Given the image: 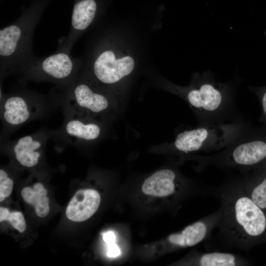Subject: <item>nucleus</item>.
I'll list each match as a JSON object with an SVG mask.
<instances>
[{
	"label": "nucleus",
	"mask_w": 266,
	"mask_h": 266,
	"mask_svg": "<svg viewBox=\"0 0 266 266\" xmlns=\"http://www.w3.org/2000/svg\"><path fill=\"white\" fill-rule=\"evenodd\" d=\"M223 216L221 207L213 213L185 227L181 232L168 237L171 245L178 248L194 246L208 239L218 227Z\"/></svg>",
	"instance_id": "obj_12"
},
{
	"label": "nucleus",
	"mask_w": 266,
	"mask_h": 266,
	"mask_svg": "<svg viewBox=\"0 0 266 266\" xmlns=\"http://www.w3.org/2000/svg\"><path fill=\"white\" fill-rule=\"evenodd\" d=\"M61 104V93L52 90L43 95L28 89H18L0 97V140L25 124L48 116Z\"/></svg>",
	"instance_id": "obj_4"
},
{
	"label": "nucleus",
	"mask_w": 266,
	"mask_h": 266,
	"mask_svg": "<svg viewBox=\"0 0 266 266\" xmlns=\"http://www.w3.org/2000/svg\"><path fill=\"white\" fill-rule=\"evenodd\" d=\"M249 90L256 95L259 100L262 112L259 121L266 126V85L261 87L250 86Z\"/></svg>",
	"instance_id": "obj_20"
},
{
	"label": "nucleus",
	"mask_w": 266,
	"mask_h": 266,
	"mask_svg": "<svg viewBox=\"0 0 266 266\" xmlns=\"http://www.w3.org/2000/svg\"><path fill=\"white\" fill-rule=\"evenodd\" d=\"M190 264L199 266H243L251 265L246 258L235 254L222 252H196Z\"/></svg>",
	"instance_id": "obj_16"
},
{
	"label": "nucleus",
	"mask_w": 266,
	"mask_h": 266,
	"mask_svg": "<svg viewBox=\"0 0 266 266\" xmlns=\"http://www.w3.org/2000/svg\"><path fill=\"white\" fill-rule=\"evenodd\" d=\"M50 137L51 130L43 128L14 140H0V146L10 152L21 166L32 168L39 163Z\"/></svg>",
	"instance_id": "obj_11"
},
{
	"label": "nucleus",
	"mask_w": 266,
	"mask_h": 266,
	"mask_svg": "<svg viewBox=\"0 0 266 266\" xmlns=\"http://www.w3.org/2000/svg\"><path fill=\"white\" fill-rule=\"evenodd\" d=\"M7 221L20 233L24 232L26 225L24 216L19 211L10 212L4 207H0V222Z\"/></svg>",
	"instance_id": "obj_18"
},
{
	"label": "nucleus",
	"mask_w": 266,
	"mask_h": 266,
	"mask_svg": "<svg viewBox=\"0 0 266 266\" xmlns=\"http://www.w3.org/2000/svg\"><path fill=\"white\" fill-rule=\"evenodd\" d=\"M82 62L66 50L57 49L53 54L35 56L16 73L21 82H48L56 88L64 89L69 86L81 72Z\"/></svg>",
	"instance_id": "obj_6"
},
{
	"label": "nucleus",
	"mask_w": 266,
	"mask_h": 266,
	"mask_svg": "<svg viewBox=\"0 0 266 266\" xmlns=\"http://www.w3.org/2000/svg\"><path fill=\"white\" fill-rule=\"evenodd\" d=\"M47 190L40 183H36L33 189L30 187L24 188L21 195L27 203L33 205L36 215L40 217H45L49 213V198L46 196Z\"/></svg>",
	"instance_id": "obj_17"
},
{
	"label": "nucleus",
	"mask_w": 266,
	"mask_h": 266,
	"mask_svg": "<svg viewBox=\"0 0 266 266\" xmlns=\"http://www.w3.org/2000/svg\"><path fill=\"white\" fill-rule=\"evenodd\" d=\"M182 185L177 172L167 168L159 170L147 178L142 190L144 194L154 197H170L177 195Z\"/></svg>",
	"instance_id": "obj_13"
},
{
	"label": "nucleus",
	"mask_w": 266,
	"mask_h": 266,
	"mask_svg": "<svg viewBox=\"0 0 266 266\" xmlns=\"http://www.w3.org/2000/svg\"><path fill=\"white\" fill-rule=\"evenodd\" d=\"M64 122L58 129L51 130L57 146H85L98 141L104 132V125L98 119L72 111H64Z\"/></svg>",
	"instance_id": "obj_9"
},
{
	"label": "nucleus",
	"mask_w": 266,
	"mask_h": 266,
	"mask_svg": "<svg viewBox=\"0 0 266 266\" xmlns=\"http://www.w3.org/2000/svg\"><path fill=\"white\" fill-rule=\"evenodd\" d=\"M237 80L218 82L214 73L206 70L193 75L187 87H175L196 115L200 124L238 121L234 116Z\"/></svg>",
	"instance_id": "obj_2"
},
{
	"label": "nucleus",
	"mask_w": 266,
	"mask_h": 266,
	"mask_svg": "<svg viewBox=\"0 0 266 266\" xmlns=\"http://www.w3.org/2000/svg\"><path fill=\"white\" fill-rule=\"evenodd\" d=\"M198 170L210 166L234 168L243 173L266 163V126L253 128L249 125L232 142L212 155H195Z\"/></svg>",
	"instance_id": "obj_3"
},
{
	"label": "nucleus",
	"mask_w": 266,
	"mask_h": 266,
	"mask_svg": "<svg viewBox=\"0 0 266 266\" xmlns=\"http://www.w3.org/2000/svg\"><path fill=\"white\" fill-rule=\"evenodd\" d=\"M14 182L9 177L8 173L3 169H0V201H2L9 196L12 191Z\"/></svg>",
	"instance_id": "obj_19"
},
{
	"label": "nucleus",
	"mask_w": 266,
	"mask_h": 266,
	"mask_svg": "<svg viewBox=\"0 0 266 266\" xmlns=\"http://www.w3.org/2000/svg\"><path fill=\"white\" fill-rule=\"evenodd\" d=\"M97 53L91 64L82 68L81 73L100 85L114 84L130 74L134 68V62L131 56L117 59L109 48H103Z\"/></svg>",
	"instance_id": "obj_10"
},
{
	"label": "nucleus",
	"mask_w": 266,
	"mask_h": 266,
	"mask_svg": "<svg viewBox=\"0 0 266 266\" xmlns=\"http://www.w3.org/2000/svg\"><path fill=\"white\" fill-rule=\"evenodd\" d=\"M100 201V195L97 191L79 190L76 192L66 207V217L73 222L84 221L97 211Z\"/></svg>",
	"instance_id": "obj_14"
},
{
	"label": "nucleus",
	"mask_w": 266,
	"mask_h": 266,
	"mask_svg": "<svg viewBox=\"0 0 266 266\" xmlns=\"http://www.w3.org/2000/svg\"><path fill=\"white\" fill-rule=\"evenodd\" d=\"M220 202L219 237L227 248L248 251L266 241V213L251 199L240 177L212 188Z\"/></svg>",
	"instance_id": "obj_1"
},
{
	"label": "nucleus",
	"mask_w": 266,
	"mask_h": 266,
	"mask_svg": "<svg viewBox=\"0 0 266 266\" xmlns=\"http://www.w3.org/2000/svg\"><path fill=\"white\" fill-rule=\"evenodd\" d=\"M40 16L38 11L27 12L0 29V81L15 74L22 66L36 56L33 52V39Z\"/></svg>",
	"instance_id": "obj_5"
},
{
	"label": "nucleus",
	"mask_w": 266,
	"mask_h": 266,
	"mask_svg": "<svg viewBox=\"0 0 266 266\" xmlns=\"http://www.w3.org/2000/svg\"><path fill=\"white\" fill-rule=\"evenodd\" d=\"M103 240L109 244L115 242V235L113 232L108 231L102 233Z\"/></svg>",
	"instance_id": "obj_22"
},
{
	"label": "nucleus",
	"mask_w": 266,
	"mask_h": 266,
	"mask_svg": "<svg viewBox=\"0 0 266 266\" xmlns=\"http://www.w3.org/2000/svg\"><path fill=\"white\" fill-rule=\"evenodd\" d=\"M249 125L240 121L200 124L179 133L171 146L174 151L183 154L220 151Z\"/></svg>",
	"instance_id": "obj_7"
},
{
	"label": "nucleus",
	"mask_w": 266,
	"mask_h": 266,
	"mask_svg": "<svg viewBox=\"0 0 266 266\" xmlns=\"http://www.w3.org/2000/svg\"><path fill=\"white\" fill-rule=\"evenodd\" d=\"M107 256L109 257L115 258L120 256L121 252L115 242L107 244Z\"/></svg>",
	"instance_id": "obj_21"
},
{
	"label": "nucleus",
	"mask_w": 266,
	"mask_h": 266,
	"mask_svg": "<svg viewBox=\"0 0 266 266\" xmlns=\"http://www.w3.org/2000/svg\"><path fill=\"white\" fill-rule=\"evenodd\" d=\"M63 111H72L98 119L105 118L113 103L99 84L81 72L67 88L61 89Z\"/></svg>",
	"instance_id": "obj_8"
},
{
	"label": "nucleus",
	"mask_w": 266,
	"mask_h": 266,
	"mask_svg": "<svg viewBox=\"0 0 266 266\" xmlns=\"http://www.w3.org/2000/svg\"><path fill=\"white\" fill-rule=\"evenodd\" d=\"M240 177L248 195L266 213V163Z\"/></svg>",
	"instance_id": "obj_15"
}]
</instances>
